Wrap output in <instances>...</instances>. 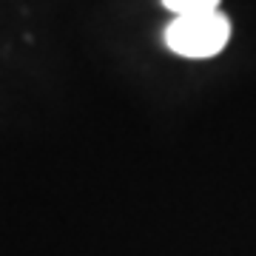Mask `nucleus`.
<instances>
[{
    "label": "nucleus",
    "mask_w": 256,
    "mask_h": 256,
    "mask_svg": "<svg viewBox=\"0 0 256 256\" xmlns=\"http://www.w3.org/2000/svg\"><path fill=\"white\" fill-rule=\"evenodd\" d=\"M230 40V20L220 12L174 18L165 28V46L188 60H205L220 54Z\"/></svg>",
    "instance_id": "1"
},
{
    "label": "nucleus",
    "mask_w": 256,
    "mask_h": 256,
    "mask_svg": "<svg viewBox=\"0 0 256 256\" xmlns=\"http://www.w3.org/2000/svg\"><path fill=\"white\" fill-rule=\"evenodd\" d=\"M174 18H188V14H205V12H220V0H162Z\"/></svg>",
    "instance_id": "2"
}]
</instances>
